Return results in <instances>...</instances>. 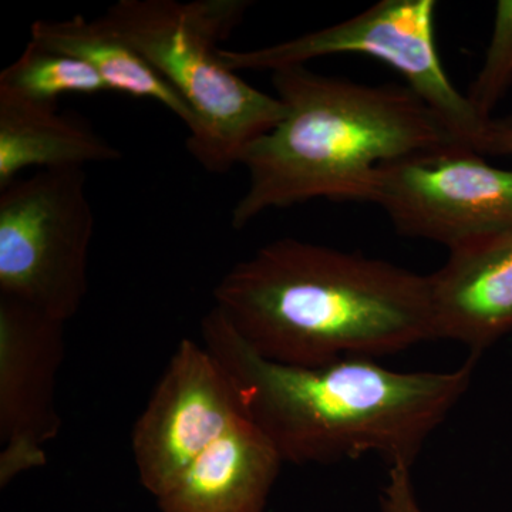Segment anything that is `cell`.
Listing matches in <instances>:
<instances>
[{
    "instance_id": "10",
    "label": "cell",
    "mask_w": 512,
    "mask_h": 512,
    "mask_svg": "<svg viewBox=\"0 0 512 512\" xmlns=\"http://www.w3.org/2000/svg\"><path fill=\"white\" fill-rule=\"evenodd\" d=\"M434 338L480 355L512 332V228L488 232L448 249L429 275Z\"/></svg>"
},
{
    "instance_id": "15",
    "label": "cell",
    "mask_w": 512,
    "mask_h": 512,
    "mask_svg": "<svg viewBox=\"0 0 512 512\" xmlns=\"http://www.w3.org/2000/svg\"><path fill=\"white\" fill-rule=\"evenodd\" d=\"M512 84V0H501L495 6L493 36L480 72L466 94L473 109L484 120Z\"/></svg>"
},
{
    "instance_id": "14",
    "label": "cell",
    "mask_w": 512,
    "mask_h": 512,
    "mask_svg": "<svg viewBox=\"0 0 512 512\" xmlns=\"http://www.w3.org/2000/svg\"><path fill=\"white\" fill-rule=\"evenodd\" d=\"M0 92L57 106L63 94L110 90L89 64L29 40L19 59L0 73Z\"/></svg>"
},
{
    "instance_id": "11",
    "label": "cell",
    "mask_w": 512,
    "mask_h": 512,
    "mask_svg": "<svg viewBox=\"0 0 512 512\" xmlns=\"http://www.w3.org/2000/svg\"><path fill=\"white\" fill-rule=\"evenodd\" d=\"M274 443L248 416L239 419L157 498L161 512H264L281 467Z\"/></svg>"
},
{
    "instance_id": "6",
    "label": "cell",
    "mask_w": 512,
    "mask_h": 512,
    "mask_svg": "<svg viewBox=\"0 0 512 512\" xmlns=\"http://www.w3.org/2000/svg\"><path fill=\"white\" fill-rule=\"evenodd\" d=\"M434 16V0H382L328 28L261 49H220V56L232 72L272 73L343 53L373 57L402 74L407 86L443 120L453 136L481 156L491 119H481L447 76L437 52Z\"/></svg>"
},
{
    "instance_id": "13",
    "label": "cell",
    "mask_w": 512,
    "mask_h": 512,
    "mask_svg": "<svg viewBox=\"0 0 512 512\" xmlns=\"http://www.w3.org/2000/svg\"><path fill=\"white\" fill-rule=\"evenodd\" d=\"M30 40L89 64L110 92L156 101L183 121L190 134L197 127L194 113L180 94L111 28L103 16L92 20L83 16L64 20L40 19L33 23Z\"/></svg>"
},
{
    "instance_id": "3",
    "label": "cell",
    "mask_w": 512,
    "mask_h": 512,
    "mask_svg": "<svg viewBox=\"0 0 512 512\" xmlns=\"http://www.w3.org/2000/svg\"><path fill=\"white\" fill-rule=\"evenodd\" d=\"M272 82L286 116L242 154L249 184L232 210L235 229L319 198L372 202L384 165L466 147L407 84L356 83L305 64L276 70Z\"/></svg>"
},
{
    "instance_id": "5",
    "label": "cell",
    "mask_w": 512,
    "mask_h": 512,
    "mask_svg": "<svg viewBox=\"0 0 512 512\" xmlns=\"http://www.w3.org/2000/svg\"><path fill=\"white\" fill-rule=\"evenodd\" d=\"M94 214L84 168L39 170L0 190V298L66 323L89 292Z\"/></svg>"
},
{
    "instance_id": "7",
    "label": "cell",
    "mask_w": 512,
    "mask_h": 512,
    "mask_svg": "<svg viewBox=\"0 0 512 512\" xmlns=\"http://www.w3.org/2000/svg\"><path fill=\"white\" fill-rule=\"evenodd\" d=\"M372 204L404 237L450 249L512 228V171L463 146L404 158L380 168Z\"/></svg>"
},
{
    "instance_id": "4",
    "label": "cell",
    "mask_w": 512,
    "mask_h": 512,
    "mask_svg": "<svg viewBox=\"0 0 512 512\" xmlns=\"http://www.w3.org/2000/svg\"><path fill=\"white\" fill-rule=\"evenodd\" d=\"M251 3L247 0H120L103 19L194 113L187 140L192 156L211 173H225L286 116L269 96L229 70L218 42L227 39Z\"/></svg>"
},
{
    "instance_id": "16",
    "label": "cell",
    "mask_w": 512,
    "mask_h": 512,
    "mask_svg": "<svg viewBox=\"0 0 512 512\" xmlns=\"http://www.w3.org/2000/svg\"><path fill=\"white\" fill-rule=\"evenodd\" d=\"M379 512H427L417 498L412 467H390L389 477L380 497Z\"/></svg>"
},
{
    "instance_id": "12",
    "label": "cell",
    "mask_w": 512,
    "mask_h": 512,
    "mask_svg": "<svg viewBox=\"0 0 512 512\" xmlns=\"http://www.w3.org/2000/svg\"><path fill=\"white\" fill-rule=\"evenodd\" d=\"M120 158L109 141L57 106L0 92V190L28 168H84Z\"/></svg>"
},
{
    "instance_id": "9",
    "label": "cell",
    "mask_w": 512,
    "mask_h": 512,
    "mask_svg": "<svg viewBox=\"0 0 512 512\" xmlns=\"http://www.w3.org/2000/svg\"><path fill=\"white\" fill-rule=\"evenodd\" d=\"M64 325L36 309L0 298V487L45 466L62 427L57 375Z\"/></svg>"
},
{
    "instance_id": "2",
    "label": "cell",
    "mask_w": 512,
    "mask_h": 512,
    "mask_svg": "<svg viewBox=\"0 0 512 512\" xmlns=\"http://www.w3.org/2000/svg\"><path fill=\"white\" fill-rule=\"evenodd\" d=\"M214 299L249 348L282 365L377 359L436 339L429 276L295 238L232 266Z\"/></svg>"
},
{
    "instance_id": "1",
    "label": "cell",
    "mask_w": 512,
    "mask_h": 512,
    "mask_svg": "<svg viewBox=\"0 0 512 512\" xmlns=\"http://www.w3.org/2000/svg\"><path fill=\"white\" fill-rule=\"evenodd\" d=\"M201 339L245 414L284 463L298 466L376 454L390 467H412L473 376V360L448 372H400L367 357L282 365L249 348L215 306L201 320Z\"/></svg>"
},
{
    "instance_id": "17",
    "label": "cell",
    "mask_w": 512,
    "mask_h": 512,
    "mask_svg": "<svg viewBox=\"0 0 512 512\" xmlns=\"http://www.w3.org/2000/svg\"><path fill=\"white\" fill-rule=\"evenodd\" d=\"M485 156H511L512 154V116L507 119H491L485 134L483 151Z\"/></svg>"
},
{
    "instance_id": "8",
    "label": "cell",
    "mask_w": 512,
    "mask_h": 512,
    "mask_svg": "<svg viewBox=\"0 0 512 512\" xmlns=\"http://www.w3.org/2000/svg\"><path fill=\"white\" fill-rule=\"evenodd\" d=\"M245 416L234 384L210 350L181 340L131 433L141 485L156 500L163 497Z\"/></svg>"
}]
</instances>
